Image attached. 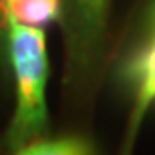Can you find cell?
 Listing matches in <instances>:
<instances>
[{"label":"cell","instance_id":"4","mask_svg":"<svg viewBox=\"0 0 155 155\" xmlns=\"http://www.w3.org/2000/svg\"><path fill=\"white\" fill-rule=\"evenodd\" d=\"M58 0H6L8 20L24 26H45L58 16Z\"/></svg>","mask_w":155,"mask_h":155},{"label":"cell","instance_id":"3","mask_svg":"<svg viewBox=\"0 0 155 155\" xmlns=\"http://www.w3.org/2000/svg\"><path fill=\"white\" fill-rule=\"evenodd\" d=\"M12 155H97L89 139L67 135L57 139H35L12 151Z\"/></svg>","mask_w":155,"mask_h":155},{"label":"cell","instance_id":"5","mask_svg":"<svg viewBox=\"0 0 155 155\" xmlns=\"http://www.w3.org/2000/svg\"><path fill=\"white\" fill-rule=\"evenodd\" d=\"M6 38L8 42V12H6V0H0V40Z\"/></svg>","mask_w":155,"mask_h":155},{"label":"cell","instance_id":"2","mask_svg":"<svg viewBox=\"0 0 155 155\" xmlns=\"http://www.w3.org/2000/svg\"><path fill=\"white\" fill-rule=\"evenodd\" d=\"M133 75L137 79V99H135V109H133V115H131V131H129V137H127L125 151L131 145L133 135H135L139 123H141V117L155 103V38L147 46V51L139 57L137 64L133 69Z\"/></svg>","mask_w":155,"mask_h":155},{"label":"cell","instance_id":"1","mask_svg":"<svg viewBox=\"0 0 155 155\" xmlns=\"http://www.w3.org/2000/svg\"><path fill=\"white\" fill-rule=\"evenodd\" d=\"M8 58L16 79V109L6 131V145L14 151L42 137L48 127L45 99L48 58L42 28L8 20Z\"/></svg>","mask_w":155,"mask_h":155}]
</instances>
